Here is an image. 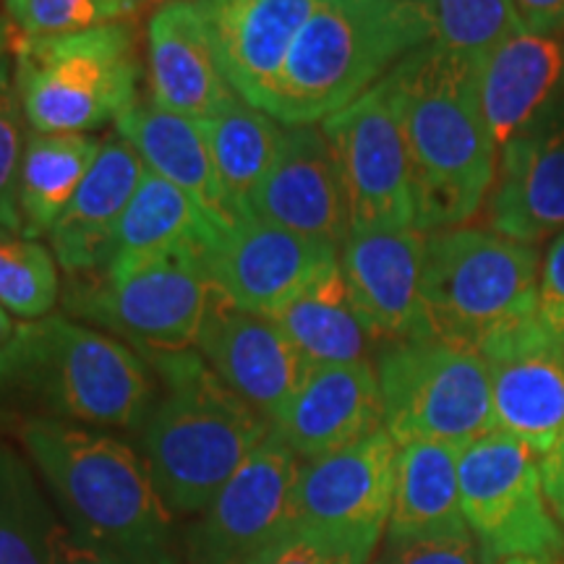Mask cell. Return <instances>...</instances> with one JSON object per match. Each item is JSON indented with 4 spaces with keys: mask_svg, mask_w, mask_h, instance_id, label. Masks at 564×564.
I'll use <instances>...</instances> for the list:
<instances>
[{
    "mask_svg": "<svg viewBox=\"0 0 564 564\" xmlns=\"http://www.w3.org/2000/svg\"><path fill=\"white\" fill-rule=\"evenodd\" d=\"M384 82L411 154L415 228H460L497 178L499 152L478 97V63L429 42Z\"/></svg>",
    "mask_w": 564,
    "mask_h": 564,
    "instance_id": "obj_1",
    "label": "cell"
},
{
    "mask_svg": "<svg viewBox=\"0 0 564 564\" xmlns=\"http://www.w3.org/2000/svg\"><path fill=\"white\" fill-rule=\"evenodd\" d=\"M21 442L68 520V531L126 564H181L171 510L144 457L116 436L61 419H30Z\"/></svg>",
    "mask_w": 564,
    "mask_h": 564,
    "instance_id": "obj_2",
    "label": "cell"
},
{
    "mask_svg": "<svg viewBox=\"0 0 564 564\" xmlns=\"http://www.w3.org/2000/svg\"><path fill=\"white\" fill-rule=\"evenodd\" d=\"M160 392L141 426V453L171 514L212 505L272 423L243 403L199 352H141Z\"/></svg>",
    "mask_w": 564,
    "mask_h": 564,
    "instance_id": "obj_3",
    "label": "cell"
},
{
    "mask_svg": "<svg viewBox=\"0 0 564 564\" xmlns=\"http://www.w3.org/2000/svg\"><path fill=\"white\" fill-rule=\"evenodd\" d=\"M429 42L432 24L419 0H316L267 116L285 126H319Z\"/></svg>",
    "mask_w": 564,
    "mask_h": 564,
    "instance_id": "obj_4",
    "label": "cell"
},
{
    "mask_svg": "<svg viewBox=\"0 0 564 564\" xmlns=\"http://www.w3.org/2000/svg\"><path fill=\"white\" fill-rule=\"evenodd\" d=\"M26 394L55 419L89 426L141 429L158 398L152 366L116 337L45 316L19 324L0 350V398Z\"/></svg>",
    "mask_w": 564,
    "mask_h": 564,
    "instance_id": "obj_5",
    "label": "cell"
},
{
    "mask_svg": "<svg viewBox=\"0 0 564 564\" xmlns=\"http://www.w3.org/2000/svg\"><path fill=\"white\" fill-rule=\"evenodd\" d=\"M541 253L489 228L426 232L421 303L434 340L476 350L535 316Z\"/></svg>",
    "mask_w": 564,
    "mask_h": 564,
    "instance_id": "obj_6",
    "label": "cell"
},
{
    "mask_svg": "<svg viewBox=\"0 0 564 564\" xmlns=\"http://www.w3.org/2000/svg\"><path fill=\"white\" fill-rule=\"evenodd\" d=\"M137 26L110 21L55 37L13 32V87L37 133H87L137 105Z\"/></svg>",
    "mask_w": 564,
    "mask_h": 564,
    "instance_id": "obj_7",
    "label": "cell"
},
{
    "mask_svg": "<svg viewBox=\"0 0 564 564\" xmlns=\"http://www.w3.org/2000/svg\"><path fill=\"white\" fill-rule=\"evenodd\" d=\"M212 282L194 249L116 253L100 272L68 278L66 312L100 324L139 352L192 350Z\"/></svg>",
    "mask_w": 564,
    "mask_h": 564,
    "instance_id": "obj_8",
    "label": "cell"
},
{
    "mask_svg": "<svg viewBox=\"0 0 564 564\" xmlns=\"http://www.w3.org/2000/svg\"><path fill=\"white\" fill-rule=\"evenodd\" d=\"M384 429L394 442L465 447L497 429L481 352L442 340L384 345L377 356Z\"/></svg>",
    "mask_w": 564,
    "mask_h": 564,
    "instance_id": "obj_9",
    "label": "cell"
},
{
    "mask_svg": "<svg viewBox=\"0 0 564 564\" xmlns=\"http://www.w3.org/2000/svg\"><path fill=\"white\" fill-rule=\"evenodd\" d=\"M460 507L465 525L489 562L514 556L560 562L564 533L549 507L541 460L502 429L478 436L460 453Z\"/></svg>",
    "mask_w": 564,
    "mask_h": 564,
    "instance_id": "obj_10",
    "label": "cell"
},
{
    "mask_svg": "<svg viewBox=\"0 0 564 564\" xmlns=\"http://www.w3.org/2000/svg\"><path fill=\"white\" fill-rule=\"evenodd\" d=\"M319 126L340 175L350 232L415 228L411 154L387 82Z\"/></svg>",
    "mask_w": 564,
    "mask_h": 564,
    "instance_id": "obj_11",
    "label": "cell"
},
{
    "mask_svg": "<svg viewBox=\"0 0 564 564\" xmlns=\"http://www.w3.org/2000/svg\"><path fill=\"white\" fill-rule=\"evenodd\" d=\"M394 470L398 442L387 429L306 460L295 476L291 525L371 562L390 523Z\"/></svg>",
    "mask_w": 564,
    "mask_h": 564,
    "instance_id": "obj_12",
    "label": "cell"
},
{
    "mask_svg": "<svg viewBox=\"0 0 564 564\" xmlns=\"http://www.w3.org/2000/svg\"><path fill=\"white\" fill-rule=\"evenodd\" d=\"M299 455L274 432L246 457L186 533L188 564H251L291 525Z\"/></svg>",
    "mask_w": 564,
    "mask_h": 564,
    "instance_id": "obj_13",
    "label": "cell"
},
{
    "mask_svg": "<svg viewBox=\"0 0 564 564\" xmlns=\"http://www.w3.org/2000/svg\"><path fill=\"white\" fill-rule=\"evenodd\" d=\"M478 352L489 371L497 429L539 460L546 457L564 434V337L531 316L489 337Z\"/></svg>",
    "mask_w": 564,
    "mask_h": 564,
    "instance_id": "obj_14",
    "label": "cell"
},
{
    "mask_svg": "<svg viewBox=\"0 0 564 564\" xmlns=\"http://www.w3.org/2000/svg\"><path fill=\"white\" fill-rule=\"evenodd\" d=\"M337 262L335 246L251 217L225 228L204 253L212 288L232 306L267 319Z\"/></svg>",
    "mask_w": 564,
    "mask_h": 564,
    "instance_id": "obj_15",
    "label": "cell"
},
{
    "mask_svg": "<svg viewBox=\"0 0 564 564\" xmlns=\"http://www.w3.org/2000/svg\"><path fill=\"white\" fill-rule=\"evenodd\" d=\"M196 348L209 369L270 423L291 405L312 371L278 324L232 306L215 288Z\"/></svg>",
    "mask_w": 564,
    "mask_h": 564,
    "instance_id": "obj_16",
    "label": "cell"
},
{
    "mask_svg": "<svg viewBox=\"0 0 564 564\" xmlns=\"http://www.w3.org/2000/svg\"><path fill=\"white\" fill-rule=\"evenodd\" d=\"M423 243L426 232L419 228L350 232L343 243L345 285L377 343L432 337L421 303Z\"/></svg>",
    "mask_w": 564,
    "mask_h": 564,
    "instance_id": "obj_17",
    "label": "cell"
},
{
    "mask_svg": "<svg viewBox=\"0 0 564 564\" xmlns=\"http://www.w3.org/2000/svg\"><path fill=\"white\" fill-rule=\"evenodd\" d=\"M249 217L343 249L350 236L348 207L322 126H285L278 160L249 202Z\"/></svg>",
    "mask_w": 564,
    "mask_h": 564,
    "instance_id": "obj_18",
    "label": "cell"
},
{
    "mask_svg": "<svg viewBox=\"0 0 564 564\" xmlns=\"http://www.w3.org/2000/svg\"><path fill=\"white\" fill-rule=\"evenodd\" d=\"M225 79L251 108L270 112L278 82L316 0H192Z\"/></svg>",
    "mask_w": 564,
    "mask_h": 564,
    "instance_id": "obj_19",
    "label": "cell"
},
{
    "mask_svg": "<svg viewBox=\"0 0 564 564\" xmlns=\"http://www.w3.org/2000/svg\"><path fill=\"white\" fill-rule=\"evenodd\" d=\"M478 97L494 139H514L562 121L564 37L520 32L478 61Z\"/></svg>",
    "mask_w": 564,
    "mask_h": 564,
    "instance_id": "obj_20",
    "label": "cell"
},
{
    "mask_svg": "<svg viewBox=\"0 0 564 564\" xmlns=\"http://www.w3.org/2000/svg\"><path fill=\"white\" fill-rule=\"evenodd\" d=\"M272 429L306 460L382 432L384 405L377 366L371 361L312 366Z\"/></svg>",
    "mask_w": 564,
    "mask_h": 564,
    "instance_id": "obj_21",
    "label": "cell"
},
{
    "mask_svg": "<svg viewBox=\"0 0 564 564\" xmlns=\"http://www.w3.org/2000/svg\"><path fill=\"white\" fill-rule=\"evenodd\" d=\"M486 228L525 246L564 232V121L510 141L497 158Z\"/></svg>",
    "mask_w": 564,
    "mask_h": 564,
    "instance_id": "obj_22",
    "label": "cell"
},
{
    "mask_svg": "<svg viewBox=\"0 0 564 564\" xmlns=\"http://www.w3.org/2000/svg\"><path fill=\"white\" fill-rule=\"evenodd\" d=\"M152 102L175 116L207 121L236 100L192 0H165L147 26Z\"/></svg>",
    "mask_w": 564,
    "mask_h": 564,
    "instance_id": "obj_23",
    "label": "cell"
},
{
    "mask_svg": "<svg viewBox=\"0 0 564 564\" xmlns=\"http://www.w3.org/2000/svg\"><path fill=\"white\" fill-rule=\"evenodd\" d=\"M144 162L126 139L105 141L74 199L51 230L55 262L68 278L100 272L116 253V236L137 194Z\"/></svg>",
    "mask_w": 564,
    "mask_h": 564,
    "instance_id": "obj_24",
    "label": "cell"
},
{
    "mask_svg": "<svg viewBox=\"0 0 564 564\" xmlns=\"http://www.w3.org/2000/svg\"><path fill=\"white\" fill-rule=\"evenodd\" d=\"M118 137L129 141L147 171L158 173L194 199L209 220L230 228L236 220L225 204L215 162L199 121L175 116L154 102H137L116 121Z\"/></svg>",
    "mask_w": 564,
    "mask_h": 564,
    "instance_id": "obj_25",
    "label": "cell"
},
{
    "mask_svg": "<svg viewBox=\"0 0 564 564\" xmlns=\"http://www.w3.org/2000/svg\"><path fill=\"white\" fill-rule=\"evenodd\" d=\"M460 453L447 442L400 444L387 541L470 531L460 507Z\"/></svg>",
    "mask_w": 564,
    "mask_h": 564,
    "instance_id": "obj_26",
    "label": "cell"
},
{
    "mask_svg": "<svg viewBox=\"0 0 564 564\" xmlns=\"http://www.w3.org/2000/svg\"><path fill=\"white\" fill-rule=\"evenodd\" d=\"M272 322L291 337L308 366L369 361L377 345L350 299L340 262L324 270Z\"/></svg>",
    "mask_w": 564,
    "mask_h": 564,
    "instance_id": "obj_27",
    "label": "cell"
},
{
    "mask_svg": "<svg viewBox=\"0 0 564 564\" xmlns=\"http://www.w3.org/2000/svg\"><path fill=\"white\" fill-rule=\"evenodd\" d=\"M100 150V141L87 133L32 131L26 137L19 173L21 232L26 238L51 236Z\"/></svg>",
    "mask_w": 564,
    "mask_h": 564,
    "instance_id": "obj_28",
    "label": "cell"
},
{
    "mask_svg": "<svg viewBox=\"0 0 564 564\" xmlns=\"http://www.w3.org/2000/svg\"><path fill=\"white\" fill-rule=\"evenodd\" d=\"M199 126L207 137L230 217L236 223L249 220V202L278 160L285 129L241 97H236L217 116L199 121Z\"/></svg>",
    "mask_w": 564,
    "mask_h": 564,
    "instance_id": "obj_29",
    "label": "cell"
},
{
    "mask_svg": "<svg viewBox=\"0 0 564 564\" xmlns=\"http://www.w3.org/2000/svg\"><path fill=\"white\" fill-rule=\"evenodd\" d=\"M225 228L209 220L188 194L144 171L116 236V253L194 249L202 257ZM112 253V257H116Z\"/></svg>",
    "mask_w": 564,
    "mask_h": 564,
    "instance_id": "obj_30",
    "label": "cell"
},
{
    "mask_svg": "<svg viewBox=\"0 0 564 564\" xmlns=\"http://www.w3.org/2000/svg\"><path fill=\"white\" fill-rule=\"evenodd\" d=\"M58 535L30 465L0 442V564H55Z\"/></svg>",
    "mask_w": 564,
    "mask_h": 564,
    "instance_id": "obj_31",
    "label": "cell"
},
{
    "mask_svg": "<svg viewBox=\"0 0 564 564\" xmlns=\"http://www.w3.org/2000/svg\"><path fill=\"white\" fill-rule=\"evenodd\" d=\"M432 42L470 61H484L514 34L528 32L514 0H419Z\"/></svg>",
    "mask_w": 564,
    "mask_h": 564,
    "instance_id": "obj_32",
    "label": "cell"
},
{
    "mask_svg": "<svg viewBox=\"0 0 564 564\" xmlns=\"http://www.w3.org/2000/svg\"><path fill=\"white\" fill-rule=\"evenodd\" d=\"M61 293L53 251L24 232L0 228V306L26 322L51 314Z\"/></svg>",
    "mask_w": 564,
    "mask_h": 564,
    "instance_id": "obj_33",
    "label": "cell"
},
{
    "mask_svg": "<svg viewBox=\"0 0 564 564\" xmlns=\"http://www.w3.org/2000/svg\"><path fill=\"white\" fill-rule=\"evenodd\" d=\"M3 9L24 37H55L123 19L118 0H3Z\"/></svg>",
    "mask_w": 564,
    "mask_h": 564,
    "instance_id": "obj_34",
    "label": "cell"
},
{
    "mask_svg": "<svg viewBox=\"0 0 564 564\" xmlns=\"http://www.w3.org/2000/svg\"><path fill=\"white\" fill-rule=\"evenodd\" d=\"M24 110L13 87V70L0 82V228L21 232L19 173L24 158Z\"/></svg>",
    "mask_w": 564,
    "mask_h": 564,
    "instance_id": "obj_35",
    "label": "cell"
},
{
    "mask_svg": "<svg viewBox=\"0 0 564 564\" xmlns=\"http://www.w3.org/2000/svg\"><path fill=\"white\" fill-rule=\"evenodd\" d=\"M373 564H491L470 531L387 541Z\"/></svg>",
    "mask_w": 564,
    "mask_h": 564,
    "instance_id": "obj_36",
    "label": "cell"
},
{
    "mask_svg": "<svg viewBox=\"0 0 564 564\" xmlns=\"http://www.w3.org/2000/svg\"><path fill=\"white\" fill-rule=\"evenodd\" d=\"M251 564H369L312 531L288 525Z\"/></svg>",
    "mask_w": 564,
    "mask_h": 564,
    "instance_id": "obj_37",
    "label": "cell"
},
{
    "mask_svg": "<svg viewBox=\"0 0 564 564\" xmlns=\"http://www.w3.org/2000/svg\"><path fill=\"white\" fill-rule=\"evenodd\" d=\"M535 316L554 335L564 337V232L546 243L544 257H541Z\"/></svg>",
    "mask_w": 564,
    "mask_h": 564,
    "instance_id": "obj_38",
    "label": "cell"
},
{
    "mask_svg": "<svg viewBox=\"0 0 564 564\" xmlns=\"http://www.w3.org/2000/svg\"><path fill=\"white\" fill-rule=\"evenodd\" d=\"M514 6L528 32L549 37L564 34V0H514Z\"/></svg>",
    "mask_w": 564,
    "mask_h": 564,
    "instance_id": "obj_39",
    "label": "cell"
},
{
    "mask_svg": "<svg viewBox=\"0 0 564 564\" xmlns=\"http://www.w3.org/2000/svg\"><path fill=\"white\" fill-rule=\"evenodd\" d=\"M55 564H126L118 556H112L105 549L89 544L79 539L76 533L63 531L58 535V546H55Z\"/></svg>",
    "mask_w": 564,
    "mask_h": 564,
    "instance_id": "obj_40",
    "label": "cell"
},
{
    "mask_svg": "<svg viewBox=\"0 0 564 564\" xmlns=\"http://www.w3.org/2000/svg\"><path fill=\"white\" fill-rule=\"evenodd\" d=\"M541 481H544L549 507L556 520L564 523V434L552 453L541 457Z\"/></svg>",
    "mask_w": 564,
    "mask_h": 564,
    "instance_id": "obj_41",
    "label": "cell"
},
{
    "mask_svg": "<svg viewBox=\"0 0 564 564\" xmlns=\"http://www.w3.org/2000/svg\"><path fill=\"white\" fill-rule=\"evenodd\" d=\"M13 70V26L6 17H0V82Z\"/></svg>",
    "mask_w": 564,
    "mask_h": 564,
    "instance_id": "obj_42",
    "label": "cell"
},
{
    "mask_svg": "<svg viewBox=\"0 0 564 564\" xmlns=\"http://www.w3.org/2000/svg\"><path fill=\"white\" fill-rule=\"evenodd\" d=\"M19 333V324L11 319V314L6 312L3 306H0V350L9 348V345L13 343V337H17Z\"/></svg>",
    "mask_w": 564,
    "mask_h": 564,
    "instance_id": "obj_43",
    "label": "cell"
},
{
    "mask_svg": "<svg viewBox=\"0 0 564 564\" xmlns=\"http://www.w3.org/2000/svg\"><path fill=\"white\" fill-rule=\"evenodd\" d=\"M118 3H121V9H123V17H131V13L141 11V9H144V6L154 3V0H118Z\"/></svg>",
    "mask_w": 564,
    "mask_h": 564,
    "instance_id": "obj_44",
    "label": "cell"
},
{
    "mask_svg": "<svg viewBox=\"0 0 564 564\" xmlns=\"http://www.w3.org/2000/svg\"><path fill=\"white\" fill-rule=\"evenodd\" d=\"M502 564H556V562H546V560H533V556H514V560H507Z\"/></svg>",
    "mask_w": 564,
    "mask_h": 564,
    "instance_id": "obj_45",
    "label": "cell"
}]
</instances>
